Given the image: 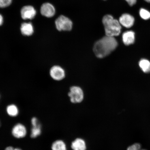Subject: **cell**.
Returning a JSON list of instances; mask_svg holds the SVG:
<instances>
[{
  "label": "cell",
  "mask_w": 150,
  "mask_h": 150,
  "mask_svg": "<svg viewBox=\"0 0 150 150\" xmlns=\"http://www.w3.org/2000/svg\"><path fill=\"white\" fill-rule=\"evenodd\" d=\"M50 74L54 80L61 81L65 77V72L64 69L59 66L55 65L52 67L50 71Z\"/></svg>",
  "instance_id": "cell-7"
},
{
  "label": "cell",
  "mask_w": 150,
  "mask_h": 150,
  "mask_svg": "<svg viewBox=\"0 0 150 150\" xmlns=\"http://www.w3.org/2000/svg\"><path fill=\"white\" fill-rule=\"evenodd\" d=\"M52 150H67L66 144L63 140H57L52 142L51 146Z\"/></svg>",
  "instance_id": "cell-13"
},
{
  "label": "cell",
  "mask_w": 150,
  "mask_h": 150,
  "mask_svg": "<svg viewBox=\"0 0 150 150\" xmlns=\"http://www.w3.org/2000/svg\"><path fill=\"white\" fill-rule=\"evenodd\" d=\"M117 45L114 37L106 35L95 43L93 52L97 57L102 59L109 55L117 48Z\"/></svg>",
  "instance_id": "cell-1"
},
{
  "label": "cell",
  "mask_w": 150,
  "mask_h": 150,
  "mask_svg": "<svg viewBox=\"0 0 150 150\" xmlns=\"http://www.w3.org/2000/svg\"><path fill=\"white\" fill-rule=\"evenodd\" d=\"M119 22L121 25L127 28H130L134 25V18L128 14H124L119 18Z\"/></svg>",
  "instance_id": "cell-9"
},
{
  "label": "cell",
  "mask_w": 150,
  "mask_h": 150,
  "mask_svg": "<svg viewBox=\"0 0 150 150\" xmlns=\"http://www.w3.org/2000/svg\"><path fill=\"white\" fill-rule=\"evenodd\" d=\"M12 0H0V8H4L8 7L12 3Z\"/></svg>",
  "instance_id": "cell-18"
},
{
  "label": "cell",
  "mask_w": 150,
  "mask_h": 150,
  "mask_svg": "<svg viewBox=\"0 0 150 150\" xmlns=\"http://www.w3.org/2000/svg\"><path fill=\"white\" fill-rule=\"evenodd\" d=\"M68 95L70 102L74 104H79L83 101L84 94L83 90L78 86H74L70 88Z\"/></svg>",
  "instance_id": "cell-3"
},
{
  "label": "cell",
  "mask_w": 150,
  "mask_h": 150,
  "mask_svg": "<svg viewBox=\"0 0 150 150\" xmlns=\"http://www.w3.org/2000/svg\"><path fill=\"white\" fill-rule=\"evenodd\" d=\"M14 150H22V149H20V148H14Z\"/></svg>",
  "instance_id": "cell-23"
},
{
  "label": "cell",
  "mask_w": 150,
  "mask_h": 150,
  "mask_svg": "<svg viewBox=\"0 0 150 150\" xmlns=\"http://www.w3.org/2000/svg\"><path fill=\"white\" fill-rule=\"evenodd\" d=\"M124 43L129 45L134 43L135 40L134 33L132 31H128L123 33L122 36Z\"/></svg>",
  "instance_id": "cell-11"
},
{
  "label": "cell",
  "mask_w": 150,
  "mask_h": 150,
  "mask_svg": "<svg viewBox=\"0 0 150 150\" xmlns=\"http://www.w3.org/2000/svg\"><path fill=\"white\" fill-rule=\"evenodd\" d=\"M55 24L56 29L60 31H70L73 27L72 21L63 15H61L56 19Z\"/></svg>",
  "instance_id": "cell-4"
},
{
  "label": "cell",
  "mask_w": 150,
  "mask_h": 150,
  "mask_svg": "<svg viewBox=\"0 0 150 150\" xmlns=\"http://www.w3.org/2000/svg\"><path fill=\"white\" fill-rule=\"evenodd\" d=\"M71 147L72 150H87V143L84 139L78 138L71 142Z\"/></svg>",
  "instance_id": "cell-10"
},
{
  "label": "cell",
  "mask_w": 150,
  "mask_h": 150,
  "mask_svg": "<svg viewBox=\"0 0 150 150\" xmlns=\"http://www.w3.org/2000/svg\"><path fill=\"white\" fill-rule=\"evenodd\" d=\"M145 1L147 2L150 3V0H145Z\"/></svg>",
  "instance_id": "cell-24"
},
{
  "label": "cell",
  "mask_w": 150,
  "mask_h": 150,
  "mask_svg": "<svg viewBox=\"0 0 150 150\" xmlns=\"http://www.w3.org/2000/svg\"><path fill=\"white\" fill-rule=\"evenodd\" d=\"M14 148L12 146H9L5 148V150H14Z\"/></svg>",
  "instance_id": "cell-21"
},
{
  "label": "cell",
  "mask_w": 150,
  "mask_h": 150,
  "mask_svg": "<svg viewBox=\"0 0 150 150\" xmlns=\"http://www.w3.org/2000/svg\"><path fill=\"white\" fill-rule=\"evenodd\" d=\"M37 14V11L33 6L30 5L25 6L21 10V15L23 20H32Z\"/></svg>",
  "instance_id": "cell-6"
},
{
  "label": "cell",
  "mask_w": 150,
  "mask_h": 150,
  "mask_svg": "<svg viewBox=\"0 0 150 150\" xmlns=\"http://www.w3.org/2000/svg\"><path fill=\"white\" fill-rule=\"evenodd\" d=\"M125 1L130 6H132L135 4L137 2V0H125Z\"/></svg>",
  "instance_id": "cell-20"
},
{
  "label": "cell",
  "mask_w": 150,
  "mask_h": 150,
  "mask_svg": "<svg viewBox=\"0 0 150 150\" xmlns=\"http://www.w3.org/2000/svg\"><path fill=\"white\" fill-rule=\"evenodd\" d=\"M21 31L24 35L30 36L33 34L34 32L33 26L31 23H23L21 27Z\"/></svg>",
  "instance_id": "cell-12"
},
{
  "label": "cell",
  "mask_w": 150,
  "mask_h": 150,
  "mask_svg": "<svg viewBox=\"0 0 150 150\" xmlns=\"http://www.w3.org/2000/svg\"><path fill=\"white\" fill-rule=\"evenodd\" d=\"M102 22L106 36L114 37L118 36L120 33L121 24L111 15H106L103 17Z\"/></svg>",
  "instance_id": "cell-2"
},
{
  "label": "cell",
  "mask_w": 150,
  "mask_h": 150,
  "mask_svg": "<svg viewBox=\"0 0 150 150\" xmlns=\"http://www.w3.org/2000/svg\"><path fill=\"white\" fill-rule=\"evenodd\" d=\"M140 148V144L138 143H136L129 146L127 148V150H139Z\"/></svg>",
  "instance_id": "cell-19"
},
{
  "label": "cell",
  "mask_w": 150,
  "mask_h": 150,
  "mask_svg": "<svg viewBox=\"0 0 150 150\" xmlns=\"http://www.w3.org/2000/svg\"><path fill=\"white\" fill-rule=\"evenodd\" d=\"M56 10L55 7L51 4L46 3L43 4L40 8V13L43 16L50 18L55 15Z\"/></svg>",
  "instance_id": "cell-8"
},
{
  "label": "cell",
  "mask_w": 150,
  "mask_h": 150,
  "mask_svg": "<svg viewBox=\"0 0 150 150\" xmlns=\"http://www.w3.org/2000/svg\"><path fill=\"white\" fill-rule=\"evenodd\" d=\"M11 132L14 138L21 139L25 137L27 135V131L25 125L22 123H18L13 127Z\"/></svg>",
  "instance_id": "cell-5"
},
{
  "label": "cell",
  "mask_w": 150,
  "mask_h": 150,
  "mask_svg": "<svg viewBox=\"0 0 150 150\" xmlns=\"http://www.w3.org/2000/svg\"><path fill=\"white\" fill-rule=\"evenodd\" d=\"M139 14L141 17L144 20H147L150 18V13L145 9H141Z\"/></svg>",
  "instance_id": "cell-17"
},
{
  "label": "cell",
  "mask_w": 150,
  "mask_h": 150,
  "mask_svg": "<svg viewBox=\"0 0 150 150\" xmlns=\"http://www.w3.org/2000/svg\"><path fill=\"white\" fill-rule=\"evenodd\" d=\"M6 111L7 114L12 117H16L19 112L18 106L14 104H11L7 106Z\"/></svg>",
  "instance_id": "cell-15"
},
{
  "label": "cell",
  "mask_w": 150,
  "mask_h": 150,
  "mask_svg": "<svg viewBox=\"0 0 150 150\" xmlns=\"http://www.w3.org/2000/svg\"><path fill=\"white\" fill-rule=\"evenodd\" d=\"M31 130L30 137L35 138L40 135L42 133V127L40 122L33 125H32Z\"/></svg>",
  "instance_id": "cell-14"
},
{
  "label": "cell",
  "mask_w": 150,
  "mask_h": 150,
  "mask_svg": "<svg viewBox=\"0 0 150 150\" xmlns=\"http://www.w3.org/2000/svg\"><path fill=\"white\" fill-rule=\"evenodd\" d=\"M3 18L1 15L0 14V26L1 25L3 24Z\"/></svg>",
  "instance_id": "cell-22"
},
{
  "label": "cell",
  "mask_w": 150,
  "mask_h": 150,
  "mask_svg": "<svg viewBox=\"0 0 150 150\" xmlns=\"http://www.w3.org/2000/svg\"><path fill=\"white\" fill-rule=\"evenodd\" d=\"M139 66L145 73L150 72V62L147 59H142L139 63Z\"/></svg>",
  "instance_id": "cell-16"
},
{
  "label": "cell",
  "mask_w": 150,
  "mask_h": 150,
  "mask_svg": "<svg viewBox=\"0 0 150 150\" xmlns=\"http://www.w3.org/2000/svg\"></svg>",
  "instance_id": "cell-25"
}]
</instances>
